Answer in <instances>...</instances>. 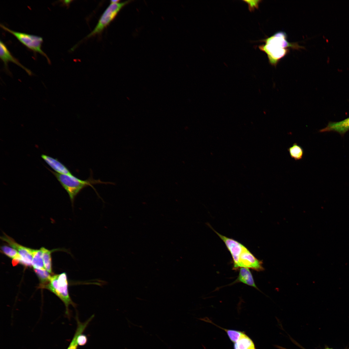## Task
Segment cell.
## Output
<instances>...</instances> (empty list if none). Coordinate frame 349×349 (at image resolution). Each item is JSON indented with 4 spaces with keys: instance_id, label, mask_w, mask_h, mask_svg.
I'll return each instance as SVG.
<instances>
[{
    "instance_id": "cell-1",
    "label": "cell",
    "mask_w": 349,
    "mask_h": 349,
    "mask_svg": "<svg viewBox=\"0 0 349 349\" xmlns=\"http://www.w3.org/2000/svg\"><path fill=\"white\" fill-rule=\"evenodd\" d=\"M72 254L83 264L94 280L101 289L109 308L115 293L127 281L133 279L136 280L142 286H143L144 290L148 293L139 277L149 275H170L163 273H155L149 269H142L138 265V259H136V263L131 269L124 270L109 262L90 261L80 257L75 254Z\"/></svg>"
},
{
    "instance_id": "cell-2",
    "label": "cell",
    "mask_w": 349,
    "mask_h": 349,
    "mask_svg": "<svg viewBox=\"0 0 349 349\" xmlns=\"http://www.w3.org/2000/svg\"><path fill=\"white\" fill-rule=\"evenodd\" d=\"M197 1L181 4L166 5L157 16L144 39L129 56L132 57L151 49L174 26L180 15Z\"/></svg>"
},
{
    "instance_id": "cell-3",
    "label": "cell",
    "mask_w": 349,
    "mask_h": 349,
    "mask_svg": "<svg viewBox=\"0 0 349 349\" xmlns=\"http://www.w3.org/2000/svg\"><path fill=\"white\" fill-rule=\"evenodd\" d=\"M1 41L22 54L26 59L43 73L60 80L66 84L73 95L76 91L70 81L62 73L64 58L62 55L17 45L6 37L0 36Z\"/></svg>"
},
{
    "instance_id": "cell-4",
    "label": "cell",
    "mask_w": 349,
    "mask_h": 349,
    "mask_svg": "<svg viewBox=\"0 0 349 349\" xmlns=\"http://www.w3.org/2000/svg\"><path fill=\"white\" fill-rule=\"evenodd\" d=\"M0 86L5 93L6 103L8 107L12 111L15 112L12 101V95L17 93L35 103L44 113H48L47 107L32 96L28 91L16 79L8 67L1 60L0 61Z\"/></svg>"
},
{
    "instance_id": "cell-5",
    "label": "cell",
    "mask_w": 349,
    "mask_h": 349,
    "mask_svg": "<svg viewBox=\"0 0 349 349\" xmlns=\"http://www.w3.org/2000/svg\"><path fill=\"white\" fill-rule=\"evenodd\" d=\"M63 237L85 259L94 261L108 262V259L96 247L85 238H80L66 231L62 233Z\"/></svg>"
},
{
    "instance_id": "cell-6",
    "label": "cell",
    "mask_w": 349,
    "mask_h": 349,
    "mask_svg": "<svg viewBox=\"0 0 349 349\" xmlns=\"http://www.w3.org/2000/svg\"><path fill=\"white\" fill-rule=\"evenodd\" d=\"M108 2H109L108 0H95L93 1L94 6L100 9L103 8Z\"/></svg>"
},
{
    "instance_id": "cell-7",
    "label": "cell",
    "mask_w": 349,
    "mask_h": 349,
    "mask_svg": "<svg viewBox=\"0 0 349 349\" xmlns=\"http://www.w3.org/2000/svg\"><path fill=\"white\" fill-rule=\"evenodd\" d=\"M179 2V0H167L165 1L166 5H175V4H178Z\"/></svg>"
},
{
    "instance_id": "cell-8",
    "label": "cell",
    "mask_w": 349,
    "mask_h": 349,
    "mask_svg": "<svg viewBox=\"0 0 349 349\" xmlns=\"http://www.w3.org/2000/svg\"><path fill=\"white\" fill-rule=\"evenodd\" d=\"M315 341L317 343V344H319V345L323 349H327L325 347H324L323 346H322L321 344H320L317 340H315Z\"/></svg>"
}]
</instances>
